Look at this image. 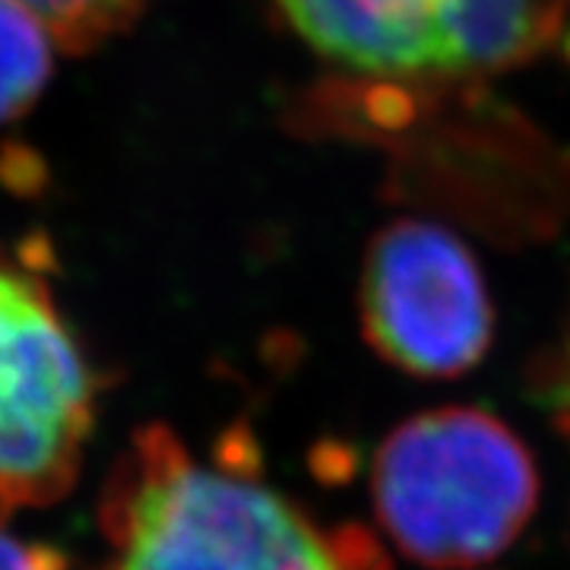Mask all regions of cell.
<instances>
[{
    "mask_svg": "<svg viewBox=\"0 0 570 570\" xmlns=\"http://www.w3.org/2000/svg\"><path fill=\"white\" fill-rule=\"evenodd\" d=\"M51 32L17 0H0V124L29 111L51 77Z\"/></svg>",
    "mask_w": 570,
    "mask_h": 570,
    "instance_id": "7",
    "label": "cell"
},
{
    "mask_svg": "<svg viewBox=\"0 0 570 570\" xmlns=\"http://www.w3.org/2000/svg\"><path fill=\"white\" fill-rule=\"evenodd\" d=\"M96 570H390L362 527H321L245 460H200L168 425L140 428L99 498Z\"/></svg>",
    "mask_w": 570,
    "mask_h": 570,
    "instance_id": "1",
    "label": "cell"
},
{
    "mask_svg": "<svg viewBox=\"0 0 570 570\" xmlns=\"http://www.w3.org/2000/svg\"><path fill=\"white\" fill-rule=\"evenodd\" d=\"M561 51H564V61L570 63V29L561 32Z\"/></svg>",
    "mask_w": 570,
    "mask_h": 570,
    "instance_id": "11",
    "label": "cell"
},
{
    "mask_svg": "<svg viewBox=\"0 0 570 570\" xmlns=\"http://www.w3.org/2000/svg\"><path fill=\"white\" fill-rule=\"evenodd\" d=\"M384 10H393V13H409V17H431L434 20V7L441 0H371Z\"/></svg>",
    "mask_w": 570,
    "mask_h": 570,
    "instance_id": "10",
    "label": "cell"
},
{
    "mask_svg": "<svg viewBox=\"0 0 570 570\" xmlns=\"http://www.w3.org/2000/svg\"><path fill=\"white\" fill-rule=\"evenodd\" d=\"M0 570H67V554L55 546L7 532L0 520Z\"/></svg>",
    "mask_w": 570,
    "mask_h": 570,
    "instance_id": "9",
    "label": "cell"
},
{
    "mask_svg": "<svg viewBox=\"0 0 570 570\" xmlns=\"http://www.w3.org/2000/svg\"><path fill=\"white\" fill-rule=\"evenodd\" d=\"M570 0H441L434 26L450 73H501L561 39Z\"/></svg>",
    "mask_w": 570,
    "mask_h": 570,
    "instance_id": "6",
    "label": "cell"
},
{
    "mask_svg": "<svg viewBox=\"0 0 570 570\" xmlns=\"http://www.w3.org/2000/svg\"><path fill=\"white\" fill-rule=\"evenodd\" d=\"M99 381L39 266L0 250V520L67 498Z\"/></svg>",
    "mask_w": 570,
    "mask_h": 570,
    "instance_id": "3",
    "label": "cell"
},
{
    "mask_svg": "<svg viewBox=\"0 0 570 570\" xmlns=\"http://www.w3.org/2000/svg\"><path fill=\"white\" fill-rule=\"evenodd\" d=\"M67 51H89L134 22L146 0H17Z\"/></svg>",
    "mask_w": 570,
    "mask_h": 570,
    "instance_id": "8",
    "label": "cell"
},
{
    "mask_svg": "<svg viewBox=\"0 0 570 570\" xmlns=\"http://www.w3.org/2000/svg\"><path fill=\"white\" fill-rule=\"evenodd\" d=\"M532 450L479 406L419 412L390 431L371 463V504L409 561L472 570L501 558L539 508Z\"/></svg>",
    "mask_w": 570,
    "mask_h": 570,
    "instance_id": "2",
    "label": "cell"
},
{
    "mask_svg": "<svg viewBox=\"0 0 570 570\" xmlns=\"http://www.w3.org/2000/svg\"><path fill=\"white\" fill-rule=\"evenodd\" d=\"M295 32L333 61L377 77L450 73L431 17L393 13L371 0H276Z\"/></svg>",
    "mask_w": 570,
    "mask_h": 570,
    "instance_id": "5",
    "label": "cell"
},
{
    "mask_svg": "<svg viewBox=\"0 0 570 570\" xmlns=\"http://www.w3.org/2000/svg\"><path fill=\"white\" fill-rule=\"evenodd\" d=\"M358 317L371 352L419 381L463 377L494 340L475 254L450 228L422 219H396L371 238Z\"/></svg>",
    "mask_w": 570,
    "mask_h": 570,
    "instance_id": "4",
    "label": "cell"
}]
</instances>
